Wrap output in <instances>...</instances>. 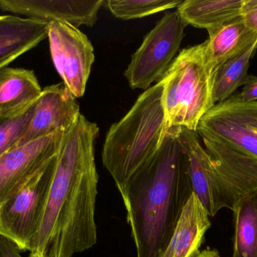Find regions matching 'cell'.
I'll use <instances>...</instances> for the list:
<instances>
[{
    "instance_id": "cell-1",
    "label": "cell",
    "mask_w": 257,
    "mask_h": 257,
    "mask_svg": "<svg viewBox=\"0 0 257 257\" xmlns=\"http://www.w3.org/2000/svg\"><path fill=\"white\" fill-rule=\"evenodd\" d=\"M99 131L81 114L66 134L29 257H73L97 242L95 142Z\"/></svg>"
},
{
    "instance_id": "cell-2",
    "label": "cell",
    "mask_w": 257,
    "mask_h": 257,
    "mask_svg": "<svg viewBox=\"0 0 257 257\" xmlns=\"http://www.w3.org/2000/svg\"><path fill=\"white\" fill-rule=\"evenodd\" d=\"M180 128L166 131L157 152L120 190L137 257H161L193 195Z\"/></svg>"
},
{
    "instance_id": "cell-3",
    "label": "cell",
    "mask_w": 257,
    "mask_h": 257,
    "mask_svg": "<svg viewBox=\"0 0 257 257\" xmlns=\"http://www.w3.org/2000/svg\"><path fill=\"white\" fill-rule=\"evenodd\" d=\"M161 81L145 91L107 132L102 162L119 191L157 152L166 136Z\"/></svg>"
},
{
    "instance_id": "cell-4",
    "label": "cell",
    "mask_w": 257,
    "mask_h": 257,
    "mask_svg": "<svg viewBox=\"0 0 257 257\" xmlns=\"http://www.w3.org/2000/svg\"><path fill=\"white\" fill-rule=\"evenodd\" d=\"M213 77L205 42L178 54L159 81L163 86L166 131L172 128L196 131L202 118L214 106Z\"/></svg>"
},
{
    "instance_id": "cell-5",
    "label": "cell",
    "mask_w": 257,
    "mask_h": 257,
    "mask_svg": "<svg viewBox=\"0 0 257 257\" xmlns=\"http://www.w3.org/2000/svg\"><path fill=\"white\" fill-rule=\"evenodd\" d=\"M58 155L0 205L2 236L15 243L21 252L30 251L39 232Z\"/></svg>"
},
{
    "instance_id": "cell-6",
    "label": "cell",
    "mask_w": 257,
    "mask_h": 257,
    "mask_svg": "<svg viewBox=\"0 0 257 257\" xmlns=\"http://www.w3.org/2000/svg\"><path fill=\"white\" fill-rule=\"evenodd\" d=\"M187 26L178 12L166 14L157 22L132 56L125 71L132 89L146 91L153 82L160 81L176 57Z\"/></svg>"
},
{
    "instance_id": "cell-7",
    "label": "cell",
    "mask_w": 257,
    "mask_h": 257,
    "mask_svg": "<svg viewBox=\"0 0 257 257\" xmlns=\"http://www.w3.org/2000/svg\"><path fill=\"white\" fill-rule=\"evenodd\" d=\"M48 37L53 63L63 83L75 98H81L95 60L91 42L77 27L60 21L49 23Z\"/></svg>"
},
{
    "instance_id": "cell-8",
    "label": "cell",
    "mask_w": 257,
    "mask_h": 257,
    "mask_svg": "<svg viewBox=\"0 0 257 257\" xmlns=\"http://www.w3.org/2000/svg\"><path fill=\"white\" fill-rule=\"evenodd\" d=\"M196 132L257 158V101L241 102L232 95L202 118Z\"/></svg>"
},
{
    "instance_id": "cell-9",
    "label": "cell",
    "mask_w": 257,
    "mask_h": 257,
    "mask_svg": "<svg viewBox=\"0 0 257 257\" xmlns=\"http://www.w3.org/2000/svg\"><path fill=\"white\" fill-rule=\"evenodd\" d=\"M67 132L57 131L15 148L0 157V205L59 155Z\"/></svg>"
},
{
    "instance_id": "cell-10",
    "label": "cell",
    "mask_w": 257,
    "mask_h": 257,
    "mask_svg": "<svg viewBox=\"0 0 257 257\" xmlns=\"http://www.w3.org/2000/svg\"><path fill=\"white\" fill-rule=\"evenodd\" d=\"M202 140L218 175L226 208L232 211L243 196L257 189V158L215 139Z\"/></svg>"
},
{
    "instance_id": "cell-11",
    "label": "cell",
    "mask_w": 257,
    "mask_h": 257,
    "mask_svg": "<svg viewBox=\"0 0 257 257\" xmlns=\"http://www.w3.org/2000/svg\"><path fill=\"white\" fill-rule=\"evenodd\" d=\"M80 116L79 105L64 83L45 87L33 107L30 125L18 146L59 131H70Z\"/></svg>"
},
{
    "instance_id": "cell-12",
    "label": "cell",
    "mask_w": 257,
    "mask_h": 257,
    "mask_svg": "<svg viewBox=\"0 0 257 257\" xmlns=\"http://www.w3.org/2000/svg\"><path fill=\"white\" fill-rule=\"evenodd\" d=\"M180 140L187 154L193 193L209 214L214 217L226 208L224 196L212 159L196 131L180 128Z\"/></svg>"
},
{
    "instance_id": "cell-13",
    "label": "cell",
    "mask_w": 257,
    "mask_h": 257,
    "mask_svg": "<svg viewBox=\"0 0 257 257\" xmlns=\"http://www.w3.org/2000/svg\"><path fill=\"white\" fill-rule=\"evenodd\" d=\"M103 3L102 0H0V9L48 23H67L78 28L81 25L93 27Z\"/></svg>"
},
{
    "instance_id": "cell-14",
    "label": "cell",
    "mask_w": 257,
    "mask_h": 257,
    "mask_svg": "<svg viewBox=\"0 0 257 257\" xmlns=\"http://www.w3.org/2000/svg\"><path fill=\"white\" fill-rule=\"evenodd\" d=\"M49 23L0 15V70L48 37Z\"/></svg>"
},
{
    "instance_id": "cell-15",
    "label": "cell",
    "mask_w": 257,
    "mask_h": 257,
    "mask_svg": "<svg viewBox=\"0 0 257 257\" xmlns=\"http://www.w3.org/2000/svg\"><path fill=\"white\" fill-rule=\"evenodd\" d=\"M209 214L193 193L161 257H195L200 252L205 233L211 227Z\"/></svg>"
},
{
    "instance_id": "cell-16",
    "label": "cell",
    "mask_w": 257,
    "mask_h": 257,
    "mask_svg": "<svg viewBox=\"0 0 257 257\" xmlns=\"http://www.w3.org/2000/svg\"><path fill=\"white\" fill-rule=\"evenodd\" d=\"M42 89L34 72L24 68L0 70V119L16 117L31 108Z\"/></svg>"
},
{
    "instance_id": "cell-17",
    "label": "cell",
    "mask_w": 257,
    "mask_h": 257,
    "mask_svg": "<svg viewBox=\"0 0 257 257\" xmlns=\"http://www.w3.org/2000/svg\"><path fill=\"white\" fill-rule=\"evenodd\" d=\"M207 63L213 73L230 59L241 54L257 39V33L250 30L241 16L208 30Z\"/></svg>"
},
{
    "instance_id": "cell-18",
    "label": "cell",
    "mask_w": 257,
    "mask_h": 257,
    "mask_svg": "<svg viewBox=\"0 0 257 257\" xmlns=\"http://www.w3.org/2000/svg\"><path fill=\"white\" fill-rule=\"evenodd\" d=\"M244 0H186L178 13L187 25L207 30L241 16Z\"/></svg>"
},
{
    "instance_id": "cell-19",
    "label": "cell",
    "mask_w": 257,
    "mask_h": 257,
    "mask_svg": "<svg viewBox=\"0 0 257 257\" xmlns=\"http://www.w3.org/2000/svg\"><path fill=\"white\" fill-rule=\"evenodd\" d=\"M235 237L232 257H257V189L234 207Z\"/></svg>"
},
{
    "instance_id": "cell-20",
    "label": "cell",
    "mask_w": 257,
    "mask_h": 257,
    "mask_svg": "<svg viewBox=\"0 0 257 257\" xmlns=\"http://www.w3.org/2000/svg\"><path fill=\"white\" fill-rule=\"evenodd\" d=\"M257 50V39L244 51L222 64L213 77L212 99L214 105L226 101L248 80L250 60Z\"/></svg>"
},
{
    "instance_id": "cell-21",
    "label": "cell",
    "mask_w": 257,
    "mask_h": 257,
    "mask_svg": "<svg viewBox=\"0 0 257 257\" xmlns=\"http://www.w3.org/2000/svg\"><path fill=\"white\" fill-rule=\"evenodd\" d=\"M181 0H109L107 7L116 18L136 19L178 8Z\"/></svg>"
},
{
    "instance_id": "cell-22",
    "label": "cell",
    "mask_w": 257,
    "mask_h": 257,
    "mask_svg": "<svg viewBox=\"0 0 257 257\" xmlns=\"http://www.w3.org/2000/svg\"><path fill=\"white\" fill-rule=\"evenodd\" d=\"M34 105L16 117L0 119V157L18 147L30 125Z\"/></svg>"
},
{
    "instance_id": "cell-23",
    "label": "cell",
    "mask_w": 257,
    "mask_h": 257,
    "mask_svg": "<svg viewBox=\"0 0 257 257\" xmlns=\"http://www.w3.org/2000/svg\"><path fill=\"white\" fill-rule=\"evenodd\" d=\"M241 16L247 27L257 33V0H244Z\"/></svg>"
},
{
    "instance_id": "cell-24",
    "label": "cell",
    "mask_w": 257,
    "mask_h": 257,
    "mask_svg": "<svg viewBox=\"0 0 257 257\" xmlns=\"http://www.w3.org/2000/svg\"><path fill=\"white\" fill-rule=\"evenodd\" d=\"M235 95L237 99L241 102H256L257 76L250 75L241 93Z\"/></svg>"
},
{
    "instance_id": "cell-25",
    "label": "cell",
    "mask_w": 257,
    "mask_h": 257,
    "mask_svg": "<svg viewBox=\"0 0 257 257\" xmlns=\"http://www.w3.org/2000/svg\"><path fill=\"white\" fill-rule=\"evenodd\" d=\"M15 243L0 235V257H22Z\"/></svg>"
},
{
    "instance_id": "cell-26",
    "label": "cell",
    "mask_w": 257,
    "mask_h": 257,
    "mask_svg": "<svg viewBox=\"0 0 257 257\" xmlns=\"http://www.w3.org/2000/svg\"><path fill=\"white\" fill-rule=\"evenodd\" d=\"M195 257H221L220 253L217 250H211V249H206L203 251L199 252V254Z\"/></svg>"
},
{
    "instance_id": "cell-27",
    "label": "cell",
    "mask_w": 257,
    "mask_h": 257,
    "mask_svg": "<svg viewBox=\"0 0 257 257\" xmlns=\"http://www.w3.org/2000/svg\"><path fill=\"white\" fill-rule=\"evenodd\" d=\"M2 233H3V229H2L1 220H0V235H1V236Z\"/></svg>"
}]
</instances>
